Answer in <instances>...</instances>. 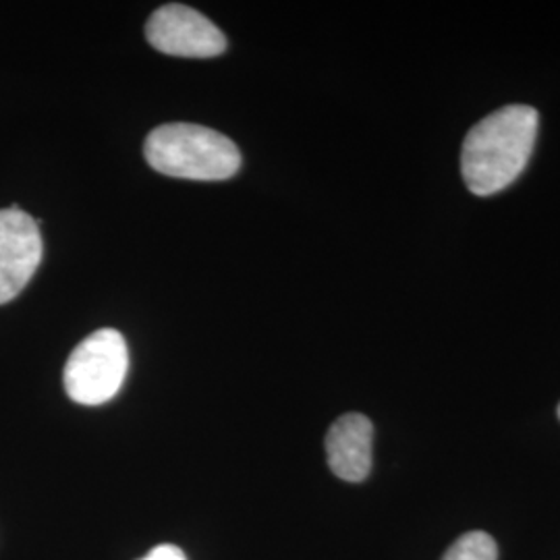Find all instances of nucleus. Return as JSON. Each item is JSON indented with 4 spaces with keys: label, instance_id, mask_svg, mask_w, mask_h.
Listing matches in <instances>:
<instances>
[{
    "label": "nucleus",
    "instance_id": "f257e3e1",
    "mask_svg": "<svg viewBox=\"0 0 560 560\" xmlns=\"http://www.w3.org/2000/svg\"><path fill=\"white\" fill-rule=\"evenodd\" d=\"M540 115L534 106L509 104L476 122L460 150V175L480 198L501 194L527 168L538 140Z\"/></svg>",
    "mask_w": 560,
    "mask_h": 560
},
{
    "label": "nucleus",
    "instance_id": "6e6552de",
    "mask_svg": "<svg viewBox=\"0 0 560 560\" xmlns=\"http://www.w3.org/2000/svg\"><path fill=\"white\" fill-rule=\"evenodd\" d=\"M141 560H187L185 555L180 552L177 546H171V544H164L154 548L150 555H145Z\"/></svg>",
    "mask_w": 560,
    "mask_h": 560
},
{
    "label": "nucleus",
    "instance_id": "1a4fd4ad",
    "mask_svg": "<svg viewBox=\"0 0 560 560\" xmlns=\"http://www.w3.org/2000/svg\"><path fill=\"white\" fill-rule=\"evenodd\" d=\"M559 420H560V405H559Z\"/></svg>",
    "mask_w": 560,
    "mask_h": 560
},
{
    "label": "nucleus",
    "instance_id": "0eeeda50",
    "mask_svg": "<svg viewBox=\"0 0 560 560\" xmlns=\"http://www.w3.org/2000/svg\"><path fill=\"white\" fill-rule=\"evenodd\" d=\"M442 560H499V546L486 532H469L448 548Z\"/></svg>",
    "mask_w": 560,
    "mask_h": 560
},
{
    "label": "nucleus",
    "instance_id": "20e7f679",
    "mask_svg": "<svg viewBox=\"0 0 560 560\" xmlns=\"http://www.w3.org/2000/svg\"><path fill=\"white\" fill-rule=\"evenodd\" d=\"M148 42L171 57L210 59L226 50L221 30L200 11L185 4H164L145 23Z\"/></svg>",
    "mask_w": 560,
    "mask_h": 560
},
{
    "label": "nucleus",
    "instance_id": "f03ea898",
    "mask_svg": "<svg viewBox=\"0 0 560 560\" xmlns=\"http://www.w3.org/2000/svg\"><path fill=\"white\" fill-rule=\"evenodd\" d=\"M148 164L166 177L224 180L241 168L240 148L214 129L194 122L156 127L143 143Z\"/></svg>",
    "mask_w": 560,
    "mask_h": 560
},
{
    "label": "nucleus",
    "instance_id": "39448f33",
    "mask_svg": "<svg viewBox=\"0 0 560 560\" xmlns=\"http://www.w3.org/2000/svg\"><path fill=\"white\" fill-rule=\"evenodd\" d=\"M38 222L18 206L0 210V305L15 300L42 261Z\"/></svg>",
    "mask_w": 560,
    "mask_h": 560
},
{
    "label": "nucleus",
    "instance_id": "423d86ee",
    "mask_svg": "<svg viewBox=\"0 0 560 560\" xmlns=\"http://www.w3.org/2000/svg\"><path fill=\"white\" fill-rule=\"evenodd\" d=\"M374 425L361 413H347L326 434V455L332 474L345 481H363L372 471Z\"/></svg>",
    "mask_w": 560,
    "mask_h": 560
},
{
    "label": "nucleus",
    "instance_id": "7ed1b4c3",
    "mask_svg": "<svg viewBox=\"0 0 560 560\" xmlns=\"http://www.w3.org/2000/svg\"><path fill=\"white\" fill-rule=\"evenodd\" d=\"M129 349L115 328H102L73 349L65 365V390L85 407L113 399L127 378Z\"/></svg>",
    "mask_w": 560,
    "mask_h": 560
}]
</instances>
